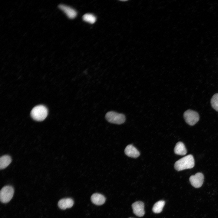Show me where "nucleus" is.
<instances>
[{"instance_id": "6", "label": "nucleus", "mask_w": 218, "mask_h": 218, "mask_svg": "<svg viewBox=\"0 0 218 218\" xmlns=\"http://www.w3.org/2000/svg\"><path fill=\"white\" fill-rule=\"evenodd\" d=\"M204 179L203 173H197L195 175L191 176L189 178V181L192 186L195 188H198L202 186Z\"/></svg>"}, {"instance_id": "9", "label": "nucleus", "mask_w": 218, "mask_h": 218, "mask_svg": "<svg viewBox=\"0 0 218 218\" xmlns=\"http://www.w3.org/2000/svg\"><path fill=\"white\" fill-rule=\"evenodd\" d=\"M124 152L128 157L134 158L137 157L140 155L139 151L131 144L128 145L126 147Z\"/></svg>"}, {"instance_id": "7", "label": "nucleus", "mask_w": 218, "mask_h": 218, "mask_svg": "<svg viewBox=\"0 0 218 218\" xmlns=\"http://www.w3.org/2000/svg\"><path fill=\"white\" fill-rule=\"evenodd\" d=\"M132 207L133 213L136 216L141 217L144 215V204L142 202H136L132 204Z\"/></svg>"}, {"instance_id": "14", "label": "nucleus", "mask_w": 218, "mask_h": 218, "mask_svg": "<svg viewBox=\"0 0 218 218\" xmlns=\"http://www.w3.org/2000/svg\"><path fill=\"white\" fill-rule=\"evenodd\" d=\"M165 203L164 201L163 200H160L156 202L153 207V212L155 213H160L162 210Z\"/></svg>"}, {"instance_id": "16", "label": "nucleus", "mask_w": 218, "mask_h": 218, "mask_svg": "<svg viewBox=\"0 0 218 218\" xmlns=\"http://www.w3.org/2000/svg\"><path fill=\"white\" fill-rule=\"evenodd\" d=\"M211 103L213 108L218 111V93L215 94L212 97Z\"/></svg>"}, {"instance_id": "1", "label": "nucleus", "mask_w": 218, "mask_h": 218, "mask_svg": "<svg viewBox=\"0 0 218 218\" xmlns=\"http://www.w3.org/2000/svg\"><path fill=\"white\" fill-rule=\"evenodd\" d=\"M195 164L193 156L188 155L177 160L175 163L174 168L178 171L191 169L193 167Z\"/></svg>"}, {"instance_id": "15", "label": "nucleus", "mask_w": 218, "mask_h": 218, "mask_svg": "<svg viewBox=\"0 0 218 218\" xmlns=\"http://www.w3.org/2000/svg\"><path fill=\"white\" fill-rule=\"evenodd\" d=\"M83 20L90 24H94L96 21V18L95 16L91 14L87 13L83 16Z\"/></svg>"}, {"instance_id": "5", "label": "nucleus", "mask_w": 218, "mask_h": 218, "mask_svg": "<svg viewBox=\"0 0 218 218\" xmlns=\"http://www.w3.org/2000/svg\"><path fill=\"white\" fill-rule=\"evenodd\" d=\"M183 117L186 122L191 126L195 124L199 120L198 114L191 110L185 111L183 114Z\"/></svg>"}, {"instance_id": "17", "label": "nucleus", "mask_w": 218, "mask_h": 218, "mask_svg": "<svg viewBox=\"0 0 218 218\" xmlns=\"http://www.w3.org/2000/svg\"></svg>"}, {"instance_id": "10", "label": "nucleus", "mask_w": 218, "mask_h": 218, "mask_svg": "<svg viewBox=\"0 0 218 218\" xmlns=\"http://www.w3.org/2000/svg\"><path fill=\"white\" fill-rule=\"evenodd\" d=\"M74 203L73 200L71 198H65L60 200L58 202V206L62 210H65L72 206Z\"/></svg>"}, {"instance_id": "11", "label": "nucleus", "mask_w": 218, "mask_h": 218, "mask_svg": "<svg viewBox=\"0 0 218 218\" xmlns=\"http://www.w3.org/2000/svg\"><path fill=\"white\" fill-rule=\"evenodd\" d=\"M92 202L97 205H101L103 204L106 200V198L104 196L100 193H95L91 197Z\"/></svg>"}, {"instance_id": "2", "label": "nucleus", "mask_w": 218, "mask_h": 218, "mask_svg": "<svg viewBox=\"0 0 218 218\" xmlns=\"http://www.w3.org/2000/svg\"><path fill=\"white\" fill-rule=\"evenodd\" d=\"M48 114V111L46 107L42 105L37 106L32 110L31 115V117L35 120L41 121L44 120Z\"/></svg>"}, {"instance_id": "8", "label": "nucleus", "mask_w": 218, "mask_h": 218, "mask_svg": "<svg viewBox=\"0 0 218 218\" xmlns=\"http://www.w3.org/2000/svg\"><path fill=\"white\" fill-rule=\"evenodd\" d=\"M58 8L66 14L69 18L72 19L75 18L77 15L76 11L72 8L63 4H60L58 6Z\"/></svg>"}, {"instance_id": "13", "label": "nucleus", "mask_w": 218, "mask_h": 218, "mask_svg": "<svg viewBox=\"0 0 218 218\" xmlns=\"http://www.w3.org/2000/svg\"><path fill=\"white\" fill-rule=\"evenodd\" d=\"M12 159L8 155H4L0 158V168L1 169H5L11 163Z\"/></svg>"}, {"instance_id": "4", "label": "nucleus", "mask_w": 218, "mask_h": 218, "mask_svg": "<svg viewBox=\"0 0 218 218\" xmlns=\"http://www.w3.org/2000/svg\"><path fill=\"white\" fill-rule=\"evenodd\" d=\"M14 189L10 186H6L1 190L0 193V199L1 202L4 203L9 202L12 199L14 195Z\"/></svg>"}, {"instance_id": "3", "label": "nucleus", "mask_w": 218, "mask_h": 218, "mask_svg": "<svg viewBox=\"0 0 218 218\" xmlns=\"http://www.w3.org/2000/svg\"><path fill=\"white\" fill-rule=\"evenodd\" d=\"M105 117L108 122L118 124L123 123L125 121V117L124 114L113 111L107 113Z\"/></svg>"}, {"instance_id": "12", "label": "nucleus", "mask_w": 218, "mask_h": 218, "mask_svg": "<svg viewBox=\"0 0 218 218\" xmlns=\"http://www.w3.org/2000/svg\"><path fill=\"white\" fill-rule=\"evenodd\" d=\"M174 152L176 154L184 155L186 154L187 150L183 143L180 141L176 144L174 148Z\"/></svg>"}]
</instances>
